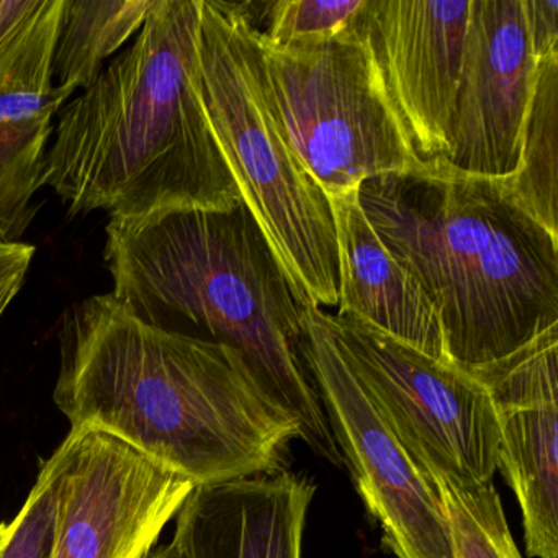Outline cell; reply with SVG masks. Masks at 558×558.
Returning <instances> with one entry per match:
<instances>
[{
    "mask_svg": "<svg viewBox=\"0 0 558 558\" xmlns=\"http://www.w3.org/2000/svg\"><path fill=\"white\" fill-rule=\"evenodd\" d=\"M54 519L53 483L44 465L24 508L11 522V534L0 547V558H53Z\"/></svg>",
    "mask_w": 558,
    "mask_h": 558,
    "instance_id": "21",
    "label": "cell"
},
{
    "mask_svg": "<svg viewBox=\"0 0 558 558\" xmlns=\"http://www.w3.org/2000/svg\"><path fill=\"white\" fill-rule=\"evenodd\" d=\"M58 338L71 429L112 434L195 486L286 470L299 430L230 345L149 325L112 293L71 305Z\"/></svg>",
    "mask_w": 558,
    "mask_h": 558,
    "instance_id": "1",
    "label": "cell"
},
{
    "mask_svg": "<svg viewBox=\"0 0 558 558\" xmlns=\"http://www.w3.org/2000/svg\"><path fill=\"white\" fill-rule=\"evenodd\" d=\"M365 0H279L267 4V31L260 40L272 48H299L322 44L348 28Z\"/></svg>",
    "mask_w": 558,
    "mask_h": 558,
    "instance_id": "20",
    "label": "cell"
},
{
    "mask_svg": "<svg viewBox=\"0 0 558 558\" xmlns=\"http://www.w3.org/2000/svg\"><path fill=\"white\" fill-rule=\"evenodd\" d=\"M524 11L538 60L558 51L557 0H524Z\"/></svg>",
    "mask_w": 558,
    "mask_h": 558,
    "instance_id": "23",
    "label": "cell"
},
{
    "mask_svg": "<svg viewBox=\"0 0 558 558\" xmlns=\"http://www.w3.org/2000/svg\"><path fill=\"white\" fill-rule=\"evenodd\" d=\"M202 0H156L138 37L58 112L45 185L71 215L135 223L241 198L201 94Z\"/></svg>",
    "mask_w": 558,
    "mask_h": 558,
    "instance_id": "2",
    "label": "cell"
},
{
    "mask_svg": "<svg viewBox=\"0 0 558 558\" xmlns=\"http://www.w3.org/2000/svg\"><path fill=\"white\" fill-rule=\"evenodd\" d=\"M104 260L112 295L166 331L201 329L240 352L264 397L316 456L344 465L302 357L303 306L243 201L109 221Z\"/></svg>",
    "mask_w": 558,
    "mask_h": 558,
    "instance_id": "3",
    "label": "cell"
},
{
    "mask_svg": "<svg viewBox=\"0 0 558 558\" xmlns=\"http://www.w3.org/2000/svg\"><path fill=\"white\" fill-rule=\"evenodd\" d=\"M323 325L381 420L426 475L492 483L499 430L485 385L362 319L319 308Z\"/></svg>",
    "mask_w": 558,
    "mask_h": 558,
    "instance_id": "7",
    "label": "cell"
},
{
    "mask_svg": "<svg viewBox=\"0 0 558 558\" xmlns=\"http://www.w3.org/2000/svg\"><path fill=\"white\" fill-rule=\"evenodd\" d=\"M156 0H66L53 60L54 87L87 90L104 61L140 34Z\"/></svg>",
    "mask_w": 558,
    "mask_h": 558,
    "instance_id": "17",
    "label": "cell"
},
{
    "mask_svg": "<svg viewBox=\"0 0 558 558\" xmlns=\"http://www.w3.org/2000/svg\"><path fill=\"white\" fill-rule=\"evenodd\" d=\"M66 0H0V93H53Z\"/></svg>",
    "mask_w": 558,
    "mask_h": 558,
    "instance_id": "18",
    "label": "cell"
},
{
    "mask_svg": "<svg viewBox=\"0 0 558 558\" xmlns=\"http://www.w3.org/2000/svg\"><path fill=\"white\" fill-rule=\"evenodd\" d=\"M326 198L338 243L336 315L362 319L436 361L450 362L436 308L365 217L359 189Z\"/></svg>",
    "mask_w": 558,
    "mask_h": 558,
    "instance_id": "14",
    "label": "cell"
},
{
    "mask_svg": "<svg viewBox=\"0 0 558 558\" xmlns=\"http://www.w3.org/2000/svg\"><path fill=\"white\" fill-rule=\"evenodd\" d=\"M246 4L202 0L201 94L246 207L303 308L338 305V243L328 198L283 135Z\"/></svg>",
    "mask_w": 558,
    "mask_h": 558,
    "instance_id": "5",
    "label": "cell"
},
{
    "mask_svg": "<svg viewBox=\"0 0 558 558\" xmlns=\"http://www.w3.org/2000/svg\"><path fill=\"white\" fill-rule=\"evenodd\" d=\"M57 509L53 558H148L195 485L125 440L71 429L44 463Z\"/></svg>",
    "mask_w": 558,
    "mask_h": 558,
    "instance_id": "8",
    "label": "cell"
},
{
    "mask_svg": "<svg viewBox=\"0 0 558 558\" xmlns=\"http://www.w3.org/2000/svg\"><path fill=\"white\" fill-rule=\"evenodd\" d=\"M9 534H11V524H0V547L8 541Z\"/></svg>",
    "mask_w": 558,
    "mask_h": 558,
    "instance_id": "25",
    "label": "cell"
},
{
    "mask_svg": "<svg viewBox=\"0 0 558 558\" xmlns=\"http://www.w3.org/2000/svg\"><path fill=\"white\" fill-rule=\"evenodd\" d=\"M73 93H0V243L21 241L37 215L53 119Z\"/></svg>",
    "mask_w": 558,
    "mask_h": 558,
    "instance_id": "15",
    "label": "cell"
},
{
    "mask_svg": "<svg viewBox=\"0 0 558 558\" xmlns=\"http://www.w3.org/2000/svg\"><path fill=\"white\" fill-rule=\"evenodd\" d=\"M439 495L453 558H524L512 538L495 483L463 486L426 475Z\"/></svg>",
    "mask_w": 558,
    "mask_h": 558,
    "instance_id": "19",
    "label": "cell"
},
{
    "mask_svg": "<svg viewBox=\"0 0 558 558\" xmlns=\"http://www.w3.org/2000/svg\"><path fill=\"white\" fill-rule=\"evenodd\" d=\"M472 0H365L357 25L423 161L450 148Z\"/></svg>",
    "mask_w": 558,
    "mask_h": 558,
    "instance_id": "11",
    "label": "cell"
},
{
    "mask_svg": "<svg viewBox=\"0 0 558 558\" xmlns=\"http://www.w3.org/2000/svg\"><path fill=\"white\" fill-rule=\"evenodd\" d=\"M302 357L365 508L397 558H453L439 495L368 400L319 308H303Z\"/></svg>",
    "mask_w": 558,
    "mask_h": 558,
    "instance_id": "9",
    "label": "cell"
},
{
    "mask_svg": "<svg viewBox=\"0 0 558 558\" xmlns=\"http://www.w3.org/2000/svg\"><path fill=\"white\" fill-rule=\"evenodd\" d=\"M37 247L34 244L0 243V319L15 302L34 263Z\"/></svg>",
    "mask_w": 558,
    "mask_h": 558,
    "instance_id": "22",
    "label": "cell"
},
{
    "mask_svg": "<svg viewBox=\"0 0 558 558\" xmlns=\"http://www.w3.org/2000/svg\"><path fill=\"white\" fill-rule=\"evenodd\" d=\"M315 489L287 470L195 486L175 515L172 544L184 558H302Z\"/></svg>",
    "mask_w": 558,
    "mask_h": 558,
    "instance_id": "13",
    "label": "cell"
},
{
    "mask_svg": "<svg viewBox=\"0 0 558 558\" xmlns=\"http://www.w3.org/2000/svg\"><path fill=\"white\" fill-rule=\"evenodd\" d=\"M148 558H184L181 551L178 550L174 544L165 545V547L158 548L148 555Z\"/></svg>",
    "mask_w": 558,
    "mask_h": 558,
    "instance_id": "24",
    "label": "cell"
},
{
    "mask_svg": "<svg viewBox=\"0 0 558 558\" xmlns=\"http://www.w3.org/2000/svg\"><path fill=\"white\" fill-rule=\"evenodd\" d=\"M365 217L439 315L447 357L472 372L558 326V238L499 179L444 159L359 187Z\"/></svg>",
    "mask_w": 558,
    "mask_h": 558,
    "instance_id": "4",
    "label": "cell"
},
{
    "mask_svg": "<svg viewBox=\"0 0 558 558\" xmlns=\"http://www.w3.org/2000/svg\"><path fill=\"white\" fill-rule=\"evenodd\" d=\"M557 125L558 51H554L538 61L518 168L499 182L508 197L555 238H558Z\"/></svg>",
    "mask_w": 558,
    "mask_h": 558,
    "instance_id": "16",
    "label": "cell"
},
{
    "mask_svg": "<svg viewBox=\"0 0 558 558\" xmlns=\"http://www.w3.org/2000/svg\"><path fill=\"white\" fill-rule=\"evenodd\" d=\"M470 374L495 408L498 470L521 508L525 551L558 558V326Z\"/></svg>",
    "mask_w": 558,
    "mask_h": 558,
    "instance_id": "12",
    "label": "cell"
},
{
    "mask_svg": "<svg viewBox=\"0 0 558 558\" xmlns=\"http://www.w3.org/2000/svg\"><path fill=\"white\" fill-rule=\"evenodd\" d=\"M357 19V17H355ZM322 44L272 48L259 38L267 87L283 135L326 197L426 161L385 89L357 21Z\"/></svg>",
    "mask_w": 558,
    "mask_h": 558,
    "instance_id": "6",
    "label": "cell"
},
{
    "mask_svg": "<svg viewBox=\"0 0 558 558\" xmlns=\"http://www.w3.org/2000/svg\"><path fill=\"white\" fill-rule=\"evenodd\" d=\"M538 61L524 0H472L450 148L440 159L478 178L511 175Z\"/></svg>",
    "mask_w": 558,
    "mask_h": 558,
    "instance_id": "10",
    "label": "cell"
}]
</instances>
